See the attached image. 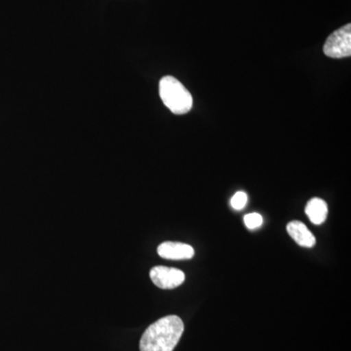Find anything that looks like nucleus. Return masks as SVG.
Instances as JSON below:
<instances>
[{"label":"nucleus","instance_id":"nucleus-6","mask_svg":"<svg viewBox=\"0 0 351 351\" xmlns=\"http://www.w3.org/2000/svg\"><path fill=\"white\" fill-rule=\"evenodd\" d=\"M287 232L300 246L313 248L316 243L315 237L302 221H290L287 225Z\"/></svg>","mask_w":351,"mask_h":351},{"label":"nucleus","instance_id":"nucleus-1","mask_svg":"<svg viewBox=\"0 0 351 351\" xmlns=\"http://www.w3.org/2000/svg\"><path fill=\"white\" fill-rule=\"evenodd\" d=\"M184 331L179 316L160 318L145 330L140 341L141 351H173Z\"/></svg>","mask_w":351,"mask_h":351},{"label":"nucleus","instance_id":"nucleus-2","mask_svg":"<svg viewBox=\"0 0 351 351\" xmlns=\"http://www.w3.org/2000/svg\"><path fill=\"white\" fill-rule=\"evenodd\" d=\"M159 95L166 108L174 114H186L193 108V99L191 92L173 76H164L160 80Z\"/></svg>","mask_w":351,"mask_h":351},{"label":"nucleus","instance_id":"nucleus-9","mask_svg":"<svg viewBox=\"0 0 351 351\" xmlns=\"http://www.w3.org/2000/svg\"><path fill=\"white\" fill-rule=\"evenodd\" d=\"M247 201H248V196L243 191H239L235 193L230 201V204L234 210H242L246 206Z\"/></svg>","mask_w":351,"mask_h":351},{"label":"nucleus","instance_id":"nucleus-4","mask_svg":"<svg viewBox=\"0 0 351 351\" xmlns=\"http://www.w3.org/2000/svg\"><path fill=\"white\" fill-rule=\"evenodd\" d=\"M152 282L160 289H174L184 282L186 276L182 270L174 267L157 265L152 267L149 274Z\"/></svg>","mask_w":351,"mask_h":351},{"label":"nucleus","instance_id":"nucleus-5","mask_svg":"<svg viewBox=\"0 0 351 351\" xmlns=\"http://www.w3.org/2000/svg\"><path fill=\"white\" fill-rule=\"evenodd\" d=\"M157 253L166 260H191L195 256V249L191 245L181 242L166 241L159 245Z\"/></svg>","mask_w":351,"mask_h":351},{"label":"nucleus","instance_id":"nucleus-8","mask_svg":"<svg viewBox=\"0 0 351 351\" xmlns=\"http://www.w3.org/2000/svg\"><path fill=\"white\" fill-rule=\"evenodd\" d=\"M244 223L249 230H256L263 225V217L258 213H251L244 217Z\"/></svg>","mask_w":351,"mask_h":351},{"label":"nucleus","instance_id":"nucleus-3","mask_svg":"<svg viewBox=\"0 0 351 351\" xmlns=\"http://www.w3.org/2000/svg\"><path fill=\"white\" fill-rule=\"evenodd\" d=\"M324 54L332 59L350 57L351 25L348 24L332 32L323 47Z\"/></svg>","mask_w":351,"mask_h":351},{"label":"nucleus","instance_id":"nucleus-7","mask_svg":"<svg viewBox=\"0 0 351 351\" xmlns=\"http://www.w3.org/2000/svg\"><path fill=\"white\" fill-rule=\"evenodd\" d=\"M306 214L314 225H322L327 219L328 206L324 200L313 198L307 202Z\"/></svg>","mask_w":351,"mask_h":351}]
</instances>
